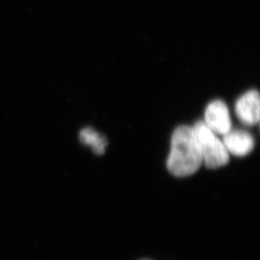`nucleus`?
I'll list each match as a JSON object with an SVG mask.
<instances>
[{"label": "nucleus", "mask_w": 260, "mask_h": 260, "mask_svg": "<svg viewBox=\"0 0 260 260\" xmlns=\"http://www.w3.org/2000/svg\"><path fill=\"white\" fill-rule=\"evenodd\" d=\"M202 154L193 128L182 125L173 134L168 170L176 177L192 175L201 168Z\"/></svg>", "instance_id": "f257e3e1"}, {"label": "nucleus", "mask_w": 260, "mask_h": 260, "mask_svg": "<svg viewBox=\"0 0 260 260\" xmlns=\"http://www.w3.org/2000/svg\"><path fill=\"white\" fill-rule=\"evenodd\" d=\"M193 130L202 154V162L206 167L217 169L229 164V152L222 141L217 138L205 123L197 122Z\"/></svg>", "instance_id": "f03ea898"}, {"label": "nucleus", "mask_w": 260, "mask_h": 260, "mask_svg": "<svg viewBox=\"0 0 260 260\" xmlns=\"http://www.w3.org/2000/svg\"><path fill=\"white\" fill-rule=\"evenodd\" d=\"M205 124L215 134L225 135L231 131V118L229 108L223 101H214L205 111Z\"/></svg>", "instance_id": "7ed1b4c3"}, {"label": "nucleus", "mask_w": 260, "mask_h": 260, "mask_svg": "<svg viewBox=\"0 0 260 260\" xmlns=\"http://www.w3.org/2000/svg\"><path fill=\"white\" fill-rule=\"evenodd\" d=\"M259 94L257 90H250L238 99L236 103V114L246 125H254L259 120Z\"/></svg>", "instance_id": "20e7f679"}, {"label": "nucleus", "mask_w": 260, "mask_h": 260, "mask_svg": "<svg viewBox=\"0 0 260 260\" xmlns=\"http://www.w3.org/2000/svg\"><path fill=\"white\" fill-rule=\"evenodd\" d=\"M223 136L222 143L229 153L242 157L248 154L253 149V138L246 132L230 131Z\"/></svg>", "instance_id": "39448f33"}, {"label": "nucleus", "mask_w": 260, "mask_h": 260, "mask_svg": "<svg viewBox=\"0 0 260 260\" xmlns=\"http://www.w3.org/2000/svg\"><path fill=\"white\" fill-rule=\"evenodd\" d=\"M79 139L83 144L90 146L93 152L101 155L106 152L108 142L105 136L97 133L92 128H84L79 133Z\"/></svg>", "instance_id": "423d86ee"}]
</instances>
